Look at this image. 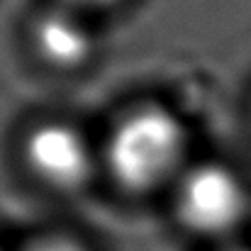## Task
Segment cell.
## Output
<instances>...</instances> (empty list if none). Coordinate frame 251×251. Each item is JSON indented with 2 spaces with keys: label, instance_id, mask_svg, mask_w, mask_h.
<instances>
[{
  "label": "cell",
  "instance_id": "277c9868",
  "mask_svg": "<svg viewBox=\"0 0 251 251\" xmlns=\"http://www.w3.org/2000/svg\"><path fill=\"white\" fill-rule=\"evenodd\" d=\"M37 51L59 69H76L93 54V32L83 12L69 5L47 10L34 22Z\"/></svg>",
  "mask_w": 251,
  "mask_h": 251
},
{
  "label": "cell",
  "instance_id": "5b68a950",
  "mask_svg": "<svg viewBox=\"0 0 251 251\" xmlns=\"http://www.w3.org/2000/svg\"><path fill=\"white\" fill-rule=\"evenodd\" d=\"M22 251H85V249L78 247L76 242H69V239H42V242H34V244L25 247Z\"/></svg>",
  "mask_w": 251,
  "mask_h": 251
},
{
  "label": "cell",
  "instance_id": "8992f818",
  "mask_svg": "<svg viewBox=\"0 0 251 251\" xmlns=\"http://www.w3.org/2000/svg\"><path fill=\"white\" fill-rule=\"evenodd\" d=\"M69 7H74V10H102V7H110V5H115V2H120V0H64Z\"/></svg>",
  "mask_w": 251,
  "mask_h": 251
},
{
  "label": "cell",
  "instance_id": "3957f363",
  "mask_svg": "<svg viewBox=\"0 0 251 251\" xmlns=\"http://www.w3.org/2000/svg\"><path fill=\"white\" fill-rule=\"evenodd\" d=\"M25 161L54 190H78L95 173V151L83 132L66 122H44L27 134Z\"/></svg>",
  "mask_w": 251,
  "mask_h": 251
},
{
  "label": "cell",
  "instance_id": "7a4b0ae2",
  "mask_svg": "<svg viewBox=\"0 0 251 251\" xmlns=\"http://www.w3.org/2000/svg\"><path fill=\"white\" fill-rule=\"evenodd\" d=\"M249 212L244 180L225 164L205 161L185 168L176 180V215L200 237H225Z\"/></svg>",
  "mask_w": 251,
  "mask_h": 251
},
{
  "label": "cell",
  "instance_id": "52a82bcc",
  "mask_svg": "<svg viewBox=\"0 0 251 251\" xmlns=\"http://www.w3.org/2000/svg\"><path fill=\"white\" fill-rule=\"evenodd\" d=\"M0 251H2V249H0Z\"/></svg>",
  "mask_w": 251,
  "mask_h": 251
},
{
  "label": "cell",
  "instance_id": "6da1fadb",
  "mask_svg": "<svg viewBox=\"0 0 251 251\" xmlns=\"http://www.w3.org/2000/svg\"><path fill=\"white\" fill-rule=\"evenodd\" d=\"M188 137L180 120L161 105H144L115 122L100 159L110 178L129 193H149L185 171Z\"/></svg>",
  "mask_w": 251,
  "mask_h": 251
}]
</instances>
